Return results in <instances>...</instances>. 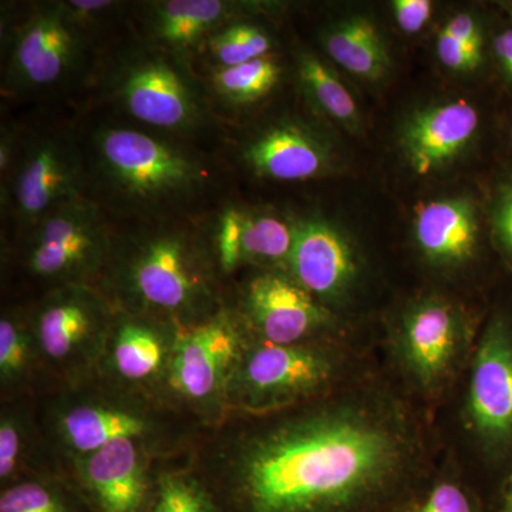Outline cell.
Returning a JSON list of instances; mask_svg holds the SVG:
<instances>
[{
	"mask_svg": "<svg viewBox=\"0 0 512 512\" xmlns=\"http://www.w3.org/2000/svg\"><path fill=\"white\" fill-rule=\"evenodd\" d=\"M133 9L128 25L140 39L194 66L195 56L214 33L251 19L255 6L232 0H151Z\"/></svg>",
	"mask_w": 512,
	"mask_h": 512,
	"instance_id": "cell-15",
	"label": "cell"
},
{
	"mask_svg": "<svg viewBox=\"0 0 512 512\" xmlns=\"http://www.w3.org/2000/svg\"><path fill=\"white\" fill-rule=\"evenodd\" d=\"M178 329L164 320L117 309L106 348L111 369L133 384L167 377Z\"/></svg>",
	"mask_w": 512,
	"mask_h": 512,
	"instance_id": "cell-19",
	"label": "cell"
},
{
	"mask_svg": "<svg viewBox=\"0 0 512 512\" xmlns=\"http://www.w3.org/2000/svg\"><path fill=\"white\" fill-rule=\"evenodd\" d=\"M420 512H473L466 494L453 484H441L429 500L421 507Z\"/></svg>",
	"mask_w": 512,
	"mask_h": 512,
	"instance_id": "cell-34",
	"label": "cell"
},
{
	"mask_svg": "<svg viewBox=\"0 0 512 512\" xmlns=\"http://www.w3.org/2000/svg\"><path fill=\"white\" fill-rule=\"evenodd\" d=\"M37 348L32 328L23 325L18 316L3 315L0 320V377L3 383L16 382L25 375Z\"/></svg>",
	"mask_w": 512,
	"mask_h": 512,
	"instance_id": "cell-28",
	"label": "cell"
},
{
	"mask_svg": "<svg viewBox=\"0 0 512 512\" xmlns=\"http://www.w3.org/2000/svg\"><path fill=\"white\" fill-rule=\"evenodd\" d=\"M245 326L269 345H301L329 325L330 313L282 269H262L242 286L237 309Z\"/></svg>",
	"mask_w": 512,
	"mask_h": 512,
	"instance_id": "cell-13",
	"label": "cell"
},
{
	"mask_svg": "<svg viewBox=\"0 0 512 512\" xmlns=\"http://www.w3.org/2000/svg\"><path fill=\"white\" fill-rule=\"evenodd\" d=\"M392 5L397 25L409 35L419 33L433 13V5L429 0H396Z\"/></svg>",
	"mask_w": 512,
	"mask_h": 512,
	"instance_id": "cell-33",
	"label": "cell"
},
{
	"mask_svg": "<svg viewBox=\"0 0 512 512\" xmlns=\"http://www.w3.org/2000/svg\"><path fill=\"white\" fill-rule=\"evenodd\" d=\"M59 431L64 444L80 457L116 440L141 439L150 431V421L128 407L86 403L60 417Z\"/></svg>",
	"mask_w": 512,
	"mask_h": 512,
	"instance_id": "cell-23",
	"label": "cell"
},
{
	"mask_svg": "<svg viewBox=\"0 0 512 512\" xmlns=\"http://www.w3.org/2000/svg\"><path fill=\"white\" fill-rule=\"evenodd\" d=\"M504 512H512V473L510 478H508V490L507 495H505Z\"/></svg>",
	"mask_w": 512,
	"mask_h": 512,
	"instance_id": "cell-37",
	"label": "cell"
},
{
	"mask_svg": "<svg viewBox=\"0 0 512 512\" xmlns=\"http://www.w3.org/2000/svg\"><path fill=\"white\" fill-rule=\"evenodd\" d=\"M202 217L116 222L101 291L124 311L188 328L222 305Z\"/></svg>",
	"mask_w": 512,
	"mask_h": 512,
	"instance_id": "cell-3",
	"label": "cell"
},
{
	"mask_svg": "<svg viewBox=\"0 0 512 512\" xmlns=\"http://www.w3.org/2000/svg\"><path fill=\"white\" fill-rule=\"evenodd\" d=\"M464 339L467 323L463 313L439 298L414 303L400 329L403 360L424 386L440 383L451 372Z\"/></svg>",
	"mask_w": 512,
	"mask_h": 512,
	"instance_id": "cell-17",
	"label": "cell"
},
{
	"mask_svg": "<svg viewBox=\"0 0 512 512\" xmlns=\"http://www.w3.org/2000/svg\"><path fill=\"white\" fill-rule=\"evenodd\" d=\"M117 309L94 285L50 289L30 319L37 349L57 366L86 365L106 350Z\"/></svg>",
	"mask_w": 512,
	"mask_h": 512,
	"instance_id": "cell-10",
	"label": "cell"
},
{
	"mask_svg": "<svg viewBox=\"0 0 512 512\" xmlns=\"http://www.w3.org/2000/svg\"><path fill=\"white\" fill-rule=\"evenodd\" d=\"M89 93L94 107L148 130L218 148L224 140L195 67L148 45L130 25L104 47Z\"/></svg>",
	"mask_w": 512,
	"mask_h": 512,
	"instance_id": "cell-4",
	"label": "cell"
},
{
	"mask_svg": "<svg viewBox=\"0 0 512 512\" xmlns=\"http://www.w3.org/2000/svg\"><path fill=\"white\" fill-rule=\"evenodd\" d=\"M18 140L19 124L3 120L2 127H0V178L5 177L12 167Z\"/></svg>",
	"mask_w": 512,
	"mask_h": 512,
	"instance_id": "cell-36",
	"label": "cell"
},
{
	"mask_svg": "<svg viewBox=\"0 0 512 512\" xmlns=\"http://www.w3.org/2000/svg\"><path fill=\"white\" fill-rule=\"evenodd\" d=\"M508 143H510V147L512 150V121L510 128H508Z\"/></svg>",
	"mask_w": 512,
	"mask_h": 512,
	"instance_id": "cell-38",
	"label": "cell"
},
{
	"mask_svg": "<svg viewBox=\"0 0 512 512\" xmlns=\"http://www.w3.org/2000/svg\"><path fill=\"white\" fill-rule=\"evenodd\" d=\"M490 222L495 244L512 266V173L495 184L490 201Z\"/></svg>",
	"mask_w": 512,
	"mask_h": 512,
	"instance_id": "cell-31",
	"label": "cell"
},
{
	"mask_svg": "<svg viewBox=\"0 0 512 512\" xmlns=\"http://www.w3.org/2000/svg\"><path fill=\"white\" fill-rule=\"evenodd\" d=\"M222 278L245 265L285 271L295 244L296 217L228 197L202 217Z\"/></svg>",
	"mask_w": 512,
	"mask_h": 512,
	"instance_id": "cell-11",
	"label": "cell"
},
{
	"mask_svg": "<svg viewBox=\"0 0 512 512\" xmlns=\"http://www.w3.org/2000/svg\"><path fill=\"white\" fill-rule=\"evenodd\" d=\"M480 121L477 107L466 100L414 111L400 128L403 157L416 174L437 173L473 146Z\"/></svg>",
	"mask_w": 512,
	"mask_h": 512,
	"instance_id": "cell-18",
	"label": "cell"
},
{
	"mask_svg": "<svg viewBox=\"0 0 512 512\" xmlns=\"http://www.w3.org/2000/svg\"><path fill=\"white\" fill-rule=\"evenodd\" d=\"M402 424L369 404L332 403L249 434L227 458L247 512H346L409 463Z\"/></svg>",
	"mask_w": 512,
	"mask_h": 512,
	"instance_id": "cell-1",
	"label": "cell"
},
{
	"mask_svg": "<svg viewBox=\"0 0 512 512\" xmlns=\"http://www.w3.org/2000/svg\"><path fill=\"white\" fill-rule=\"evenodd\" d=\"M215 114L222 123L268 99L284 77V66L275 53L227 69L198 72Z\"/></svg>",
	"mask_w": 512,
	"mask_h": 512,
	"instance_id": "cell-22",
	"label": "cell"
},
{
	"mask_svg": "<svg viewBox=\"0 0 512 512\" xmlns=\"http://www.w3.org/2000/svg\"><path fill=\"white\" fill-rule=\"evenodd\" d=\"M480 215L471 198H441L421 204L414 218V237L433 265L460 266L476 256Z\"/></svg>",
	"mask_w": 512,
	"mask_h": 512,
	"instance_id": "cell-21",
	"label": "cell"
},
{
	"mask_svg": "<svg viewBox=\"0 0 512 512\" xmlns=\"http://www.w3.org/2000/svg\"><path fill=\"white\" fill-rule=\"evenodd\" d=\"M491 52L504 82L512 89V25L498 29L491 37Z\"/></svg>",
	"mask_w": 512,
	"mask_h": 512,
	"instance_id": "cell-35",
	"label": "cell"
},
{
	"mask_svg": "<svg viewBox=\"0 0 512 512\" xmlns=\"http://www.w3.org/2000/svg\"><path fill=\"white\" fill-rule=\"evenodd\" d=\"M333 373V360L322 350L264 343L245 350L228 397L249 409H268L319 392Z\"/></svg>",
	"mask_w": 512,
	"mask_h": 512,
	"instance_id": "cell-12",
	"label": "cell"
},
{
	"mask_svg": "<svg viewBox=\"0 0 512 512\" xmlns=\"http://www.w3.org/2000/svg\"><path fill=\"white\" fill-rule=\"evenodd\" d=\"M468 414L485 446L497 454L512 448V320L494 313L476 357L468 393Z\"/></svg>",
	"mask_w": 512,
	"mask_h": 512,
	"instance_id": "cell-14",
	"label": "cell"
},
{
	"mask_svg": "<svg viewBox=\"0 0 512 512\" xmlns=\"http://www.w3.org/2000/svg\"><path fill=\"white\" fill-rule=\"evenodd\" d=\"M22 437L18 424L8 417L0 423V478L8 480L18 466Z\"/></svg>",
	"mask_w": 512,
	"mask_h": 512,
	"instance_id": "cell-32",
	"label": "cell"
},
{
	"mask_svg": "<svg viewBox=\"0 0 512 512\" xmlns=\"http://www.w3.org/2000/svg\"><path fill=\"white\" fill-rule=\"evenodd\" d=\"M348 235L325 218L296 217L295 244L285 271L320 303L338 301L356 281Z\"/></svg>",
	"mask_w": 512,
	"mask_h": 512,
	"instance_id": "cell-16",
	"label": "cell"
},
{
	"mask_svg": "<svg viewBox=\"0 0 512 512\" xmlns=\"http://www.w3.org/2000/svg\"><path fill=\"white\" fill-rule=\"evenodd\" d=\"M137 441L116 440L77 458L80 478L103 512H138L143 507L148 484Z\"/></svg>",
	"mask_w": 512,
	"mask_h": 512,
	"instance_id": "cell-20",
	"label": "cell"
},
{
	"mask_svg": "<svg viewBox=\"0 0 512 512\" xmlns=\"http://www.w3.org/2000/svg\"><path fill=\"white\" fill-rule=\"evenodd\" d=\"M225 128L221 154L256 180L305 183L332 173L335 150L312 121L295 114L269 117L242 128Z\"/></svg>",
	"mask_w": 512,
	"mask_h": 512,
	"instance_id": "cell-8",
	"label": "cell"
},
{
	"mask_svg": "<svg viewBox=\"0 0 512 512\" xmlns=\"http://www.w3.org/2000/svg\"><path fill=\"white\" fill-rule=\"evenodd\" d=\"M2 96L29 100L89 92L113 37L80 19L67 0L2 8Z\"/></svg>",
	"mask_w": 512,
	"mask_h": 512,
	"instance_id": "cell-5",
	"label": "cell"
},
{
	"mask_svg": "<svg viewBox=\"0 0 512 512\" xmlns=\"http://www.w3.org/2000/svg\"><path fill=\"white\" fill-rule=\"evenodd\" d=\"M244 320L222 305L210 318L178 329L167 383L187 402L212 404L228 397L229 386L247 350Z\"/></svg>",
	"mask_w": 512,
	"mask_h": 512,
	"instance_id": "cell-9",
	"label": "cell"
},
{
	"mask_svg": "<svg viewBox=\"0 0 512 512\" xmlns=\"http://www.w3.org/2000/svg\"><path fill=\"white\" fill-rule=\"evenodd\" d=\"M150 512H217L197 481L187 476H164L158 481L156 501Z\"/></svg>",
	"mask_w": 512,
	"mask_h": 512,
	"instance_id": "cell-29",
	"label": "cell"
},
{
	"mask_svg": "<svg viewBox=\"0 0 512 512\" xmlns=\"http://www.w3.org/2000/svg\"><path fill=\"white\" fill-rule=\"evenodd\" d=\"M86 197L114 222L200 218L229 197V165L205 146L106 116L79 123Z\"/></svg>",
	"mask_w": 512,
	"mask_h": 512,
	"instance_id": "cell-2",
	"label": "cell"
},
{
	"mask_svg": "<svg viewBox=\"0 0 512 512\" xmlns=\"http://www.w3.org/2000/svg\"><path fill=\"white\" fill-rule=\"evenodd\" d=\"M295 73L302 97L315 113L349 130L359 128L360 116L356 101L325 60L311 50L299 47L295 53Z\"/></svg>",
	"mask_w": 512,
	"mask_h": 512,
	"instance_id": "cell-25",
	"label": "cell"
},
{
	"mask_svg": "<svg viewBox=\"0 0 512 512\" xmlns=\"http://www.w3.org/2000/svg\"><path fill=\"white\" fill-rule=\"evenodd\" d=\"M437 56L451 72L473 73L485 62L483 23L473 13L453 16L437 39Z\"/></svg>",
	"mask_w": 512,
	"mask_h": 512,
	"instance_id": "cell-27",
	"label": "cell"
},
{
	"mask_svg": "<svg viewBox=\"0 0 512 512\" xmlns=\"http://www.w3.org/2000/svg\"><path fill=\"white\" fill-rule=\"evenodd\" d=\"M0 512H69L62 497L40 483H22L0 497Z\"/></svg>",
	"mask_w": 512,
	"mask_h": 512,
	"instance_id": "cell-30",
	"label": "cell"
},
{
	"mask_svg": "<svg viewBox=\"0 0 512 512\" xmlns=\"http://www.w3.org/2000/svg\"><path fill=\"white\" fill-rule=\"evenodd\" d=\"M116 222L89 198L50 212L13 238L26 274L50 289L99 285L113 244Z\"/></svg>",
	"mask_w": 512,
	"mask_h": 512,
	"instance_id": "cell-7",
	"label": "cell"
},
{
	"mask_svg": "<svg viewBox=\"0 0 512 512\" xmlns=\"http://www.w3.org/2000/svg\"><path fill=\"white\" fill-rule=\"evenodd\" d=\"M275 39L268 29L251 19L229 23L204 43L194 59L197 72L227 69L271 55Z\"/></svg>",
	"mask_w": 512,
	"mask_h": 512,
	"instance_id": "cell-26",
	"label": "cell"
},
{
	"mask_svg": "<svg viewBox=\"0 0 512 512\" xmlns=\"http://www.w3.org/2000/svg\"><path fill=\"white\" fill-rule=\"evenodd\" d=\"M330 59L365 80H380L390 69L386 42L372 20L350 16L332 23L322 33Z\"/></svg>",
	"mask_w": 512,
	"mask_h": 512,
	"instance_id": "cell-24",
	"label": "cell"
},
{
	"mask_svg": "<svg viewBox=\"0 0 512 512\" xmlns=\"http://www.w3.org/2000/svg\"><path fill=\"white\" fill-rule=\"evenodd\" d=\"M0 188L13 238L57 208L87 198L79 121L19 124L15 160Z\"/></svg>",
	"mask_w": 512,
	"mask_h": 512,
	"instance_id": "cell-6",
	"label": "cell"
}]
</instances>
